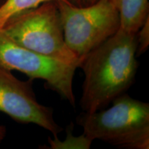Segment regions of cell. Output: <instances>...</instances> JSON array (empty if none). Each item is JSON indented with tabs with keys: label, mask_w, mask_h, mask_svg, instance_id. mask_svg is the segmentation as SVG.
Wrapping results in <instances>:
<instances>
[{
	"label": "cell",
	"mask_w": 149,
	"mask_h": 149,
	"mask_svg": "<svg viewBox=\"0 0 149 149\" xmlns=\"http://www.w3.org/2000/svg\"><path fill=\"white\" fill-rule=\"evenodd\" d=\"M136 34L120 29L83 59L82 110L93 113L105 108L129 88L137 69Z\"/></svg>",
	"instance_id": "6da1fadb"
},
{
	"label": "cell",
	"mask_w": 149,
	"mask_h": 149,
	"mask_svg": "<svg viewBox=\"0 0 149 149\" xmlns=\"http://www.w3.org/2000/svg\"><path fill=\"white\" fill-rule=\"evenodd\" d=\"M107 110L78 115L77 123L89 138L118 148H149V104L122 94Z\"/></svg>",
	"instance_id": "7a4b0ae2"
},
{
	"label": "cell",
	"mask_w": 149,
	"mask_h": 149,
	"mask_svg": "<svg viewBox=\"0 0 149 149\" xmlns=\"http://www.w3.org/2000/svg\"><path fill=\"white\" fill-rule=\"evenodd\" d=\"M0 30L19 45L41 55L77 67L82 62L65 43L56 1H46L13 17Z\"/></svg>",
	"instance_id": "3957f363"
},
{
	"label": "cell",
	"mask_w": 149,
	"mask_h": 149,
	"mask_svg": "<svg viewBox=\"0 0 149 149\" xmlns=\"http://www.w3.org/2000/svg\"><path fill=\"white\" fill-rule=\"evenodd\" d=\"M67 47L77 58L86 55L113 36L120 28L118 11L110 0H99L77 7L57 0Z\"/></svg>",
	"instance_id": "277c9868"
},
{
	"label": "cell",
	"mask_w": 149,
	"mask_h": 149,
	"mask_svg": "<svg viewBox=\"0 0 149 149\" xmlns=\"http://www.w3.org/2000/svg\"><path fill=\"white\" fill-rule=\"evenodd\" d=\"M0 67L24 72L30 79H41L48 88L55 91L75 107L72 80L75 65L41 55L19 45L0 30Z\"/></svg>",
	"instance_id": "5b68a950"
},
{
	"label": "cell",
	"mask_w": 149,
	"mask_h": 149,
	"mask_svg": "<svg viewBox=\"0 0 149 149\" xmlns=\"http://www.w3.org/2000/svg\"><path fill=\"white\" fill-rule=\"evenodd\" d=\"M33 80L21 81L0 67V111L17 122L38 125L56 138L63 129L54 120L53 109L37 100Z\"/></svg>",
	"instance_id": "8992f818"
},
{
	"label": "cell",
	"mask_w": 149,
	"mask_h": 149,
	"mask_svg": "<svg viewBox=\"0 0 149 149\" xmlns=\"http://www.w3.org/2000/svg\"><path fill=\"white\" fill-rule=\"evenodd\" d=\"M118 11L120 29L136 34L149 17L148 0H110Z\"/></svg>",
	"instance_id": "52a82bcc"
},
{
	"label": "cell",
	"mask_w": 149,
	"mask_h": 149,
	"mask_svg": "<svg viewBox=\"0 0 149 149\" xmlns=\"http://www.w3.org/2000/svg\"><path fill=\"white\" fill-rule=\"evenodd\" d=\"M50 1L57 0H5L0 6V29H2L4 24L13 17ZM59 1L69 3L67 0Z\"/></svg>",
	"instance_id": "ba28073f"
},
{
	"label": "cell",
	"mask_w": 149,
	"mask_h": 149,
	"mask_svg": "<svg viewBox=\"0 0 149 149\" xmlns=\"http://www.w3.org/2000/svg\"><path fill=\"white\" fill-rule=\"evenodd\" d=\"M72 124L68 126L66 128L67 137L64 141H60L58 137H54L52 139L48 137V143L50 144V148H90L93 140L83 133L79 137L72 136Z\"/></svg>",
	"instance_id": "9c48e42d"
},
{
	"label": "cell",
	"mask_w": 149,
	"mask_h": 149,
	"mask_svg": "<svg viewBox=\"0 0 149 149\" xmlns=\"http://www.w3.org/2000/svg\"><path fill=\"white\" fill-rule=\"evenodd\" d=\"M136 35L137 41L136 57H138L147 51L149 46V17L146 19Z\"/></svg>",
	"instance_id": "30bf717a"
},
{
	"label": "cell",
	"mask_w": 149,
	"mask_h": 149,
	"mask_svg": "<svg viewBox=\"0 0 149 149\" xmlns=\"http://www.w3.org/2000/svg\"><path fill=\"white\" fill-rule=\"evenodd\" d=\"M98 1L99 0H67L70 5L77 7L88 6Z\"/></svg>",
	"instance_id": "8fae6325"
},
{
	"label": "cell",
	"mask_w": 149,
	"mask_h": 149,
	"mask_svg": "<svg viewBox=\"0 0 149 149\" xmlns=\"http://www.w3.org/2000/svg\"><path fill=\"white\" fill-rule=\"evenodd\" d=\"M6 134V128L5 126L0 125V142L3 140Z\"/></svg>",
	"instance_id": "7c38bea8"
},
{
	"label": "cell",
	"mask_w": 149,
	"mask_h": 149,
	"mask_svg": "<svg viewBox=\"0 0 149 149\" xmlns=\"http://www.w3.org/2000/svg\"><path fill=\"white\" fill-rule=\"evenodd\" d=\"M3 2V0H0V6H1V5L2 4V3Z\"/></svg>",
	"instance_id": "4fadbf2b"
}]
</instances>
